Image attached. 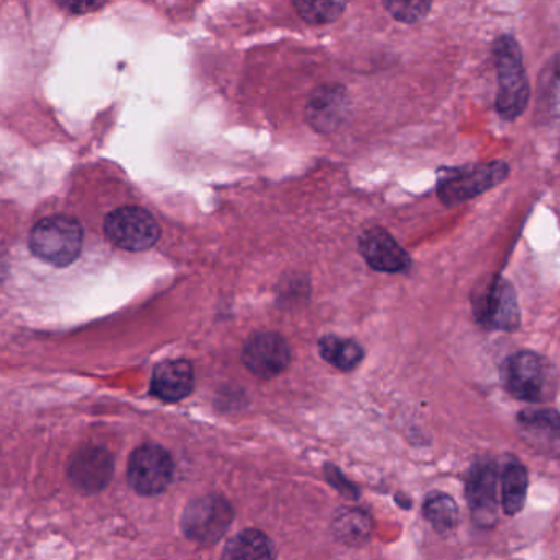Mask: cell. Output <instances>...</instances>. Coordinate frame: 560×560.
I'll use <instances>...</instances> for the list:
<instances>
[{"label":"cell","mask_w":560,"mask_h":560,"mask_svg":"<svg viewBox=\"0 0 560 560\" xmlns=\"http://www.w3.org/2000/svg\"><path fill=\"white\" fill-rule=\"evenodd\" d=\"M320 357L336 369L349 372L363 360V349L352 339L326 336L319 340Z\"/></svg>","instance_id":"16"},{"label":"cell","mask_w":560,"mask_h":560,"mask_svg":"<svg viewBox=\"0 0 560 560\" xmlns=\"http://www.w3.org/2000/svg\"><path fill=\"white\" fill-rule=\"evenodd\" d=\"M383 8L396 21L402 22V24H416V22H421L429 14L432 4L431 2L416 0V2H383Z\"/></svg>","instance_id":"21"},{"label":"cell","mask_w":560,"mask_h":560,"mask_svg":"<svg viewBox=\"0 0 560 560\" xmlns=\"http://www.w3.org/2000/svg\"><path fill=\"white\" fill-rule=\"evenodd\" d=\"M222 560H275L273 542L261 530H242L225 544Z\"/></svg>","instance_id":"15"},{"label":"cell","mask_w":560,"mask_h":560,"mask_svg":"<svg viewBox=\"0 0 560 560\" xmlns=\"http://www.w3.org/2000/svg\"><path fill=\"white\" fill-rule=\"evenodd\" d=\"M438 195L447 208L470 201L494 186L503 183L510 175V166L504 162L477 163L441 170Z\"/></svg>","instance_id":"4"},{"label":"cell","mask_w":560,"mask_h":560,"mask_svg":"<svg viewBox=\"0 0 560 560\" xmlns=\"http://www.w3.org/2000/svg\"><path fill=\"white\" fill-rule=\"evenodd\" d=\"M372 529V521L369 514L362 511H343L336 516V534L346 542H362L369 537Z\"/></svg>","instance_id":"20"},{"label":"cell","mask_w":560,"mask_h":560,"mask_svg":"<svg viewBox=\"0 0 560 560\" xmlns=\"http://www.w3.org/2000/svg\"><path fill=\"white\" fill-rule=\"evenodd\" d=\"M116 470L113 454L100 445L80 448L68 464V478L77 490L100 493L110 483Z\"/></svg>","instance_id":"10"},{"label":"cell","mask_w":560,"mask_h":560,"mask_svg":"<svg viewBox=\"0 0 560 560\" xmlns=\"http://www.w3.org/2000/svg\"><path fill=\"white\" fill-rule=\"evenodd\" d=\"M61 8L70 9V11L77 12V14H83L84 11H97L103 8L104 4H91V2H84V4H60Z\"/></svg>","instance_id":"22"},{"label":"cell","mask_w":560,"mask_h":560,"mask_svg":"<svg viewBox=\"0 0 560 560\" xmlns=\"http://www.w3.org/2000/svg\"><path fill=\"white\" fill-rule=\"evenodd\" d=\"M349 110L350 100L346 88L324 84L314 90L307 101L306 120L316 132L332 133L346 122Z\"/></svg>","instance_id":"11"},{"label":"cell","mask_w":560,"mask_h":560,"mask_svg":"<svg viewBox=\"0 0 560 560\" xmlns=\"http://www.w3.org/2000/svg\"><path fill=\"white\" fill-rule=\"evenodd\" d=\"M195 389V369L188 360H166L153 370L150 392L165 402L188 398Z\"/></svg>","instance_id":"13"},{"label":"cell","mask_w":560,"mask_h":560,"mask_svg":"<svg viewBox=\"0 0 560 560\" xmlns=\"http://www.w3.org/2000/svg\"><path fill=\"white\" fill-rule=\"evenodd\" d=\"M242 362L258 378H275L290 365V346L278 332H255L244 343Z\"/></svg>","instance_id":"9"},{"label":"cell","mask_w":560,"mask_h":560,"mask_svg":"<svg viewBox=\"0 0 560 560\" xmlns=\"http://www.w3.org/2000/svg\"><path fill=\"white\" fill-rule=\"evenodd\" d=\"M501 382L514 398L546 401L556 392V370L539 353L524 350L504 360Z\"/></svg>","instance_id":"2"},{"label":"cell","mask_w":560,"mask_h":560,"mask_svg":"<svg viewBox=\"0 0 560 560\" xmlns=\"http://www.w3.org/2000/svg\"><path fill=\"white\" fill-rule=\"evenodd\" d=\"M360 255L373 270L382 273H401L411 265L408 252L382 228H372L359 238Z\"/></svg>","instance_id":"12"},{"label":"cell","mask_w":560,"mask_h":560,"mask_svg":"<svg viewBox=\"0 0 560 560\" xmlns=\"http://www.w3.org/2000/svg\"><path fill=\"white\" fill-rule=\"evenodd\" d=\"M467 500L481 524H491L497 517V470L493 465H481L467 480Z\"/></svg>","instance_id":"14"},{"label":"cell","mask_w":560,"mask_h":560,"mask_svg":"<svg viewBox=\"0 0 560 560\" xmlns=\"http://www.w3.org/2000/svg\"><path fill=\"white\" fill-rule=\"evenodd\" d=\"M130 487L142 497H155L168 490L175 477V462L162 445L147 442L132 452L127 468Z\"/></svg>","instance_id":"6"},{"label":"cell","mask_w":560,"mask_h":560,"mask_svg":"<svg viewBox=\"0 0 560 560\" xmlns=\"http://www.w3.org/2000/svg\"><path fill=\"white\" fill-rule=\"evenodd\" d=\"M232 520L234 510L225 498L206 494L192 500L183 511V533L195 542L214 544L228 533Z\"/></svg>","instance_id":"7"},{"label":"cell","mask_w":560,"mask_h":560,"mask_svg":"<svg viewBox=\"0 0 560 560\" xmlns=\"http://www.w3.org/2000/svg\"><path fill=\"white\" fill-rule=\"evenodd\" d=\"M493 54L498 70L497 110L504 120H514L526 110L530 97L523 55L510 35L498 38Z\"/></svg>","instance_id":"1"},{"label":"cell","mask_w":560,"mask_h":560,"mask_svg":"<svg viewBox=\"0 0 560 560\" xmlns=\"http://www.w3.org/2000/svg\"><path fill=\"white\" fill-rule=\"evenodd\" d=\"M527 493V471L523 465H508L503 475V508L508 514L523 510Z\"/></svg>","instance_id":"17"},{"label":"cell","mask_w":560,"mask_h":560,"mask_svg":"<svg viewBox=\"0 0 560 560\" xmlns=\"http://www.w3.org/2000/svg\"><path fill=\"white\" fill-rule=\"evenodd\" d=\"M300 18L310 25H326L337 21L346 11V2H307V0H294Z\"/></svg>","instance_id":"19"},{"label":"cell","mask_w":560,"mask_h":560,"mask_svg":"<svg viewBox=\"0 0 560 560\" xmlns=\"http://www.w3.org/2000/svg\"><path fill=\"white\" fill-rule=\"evenodd\" d=\"M104 234L110 244L127 252H145L155 247L162 229L152 212L137 206H124L107 215Z\"/></svg>","instance_id":"5"},{"label":"cell","mask_w":560,"mask_h":560,"mask_svg":"<svg viewBox=\"0 0 560 560\" xmlns=\"http://www.w3.org/2000/svg\"><path fill=\"white\" fill-rule=\"evenodd\" d=\"M8 252H5L4 247H0V283L4 281L5 275H8Z\"/></svg>","instance_id":"23"},{"label":"cell","mask_w":560,"mask_h":560,"mask_svg":"<svg viewBox=\"0 0 560 560\" xmlns=\"http://www.w3.org/2000/svg\"><path fill=\"white\" fill-rule=\"evenodd\" d=\"M475 317L485 329L516 330L521 323L520 306L513 284L498 277L474 300Z\"/></svg>","instance_id":"8"},{"label":"cell","mask_w":560,"mask_h":560,"mask_svg":"<svg viewBox=\"0 0 560 560\" xmlns=\"http://www.w3.org/2000/svg\"><path fill=\"white\" fill-rule=\"evenodd\" d=\"M424 516L435 529L448 533L457 526L458 508L447 494H432L424 503Z\"/></svg>","instance_id":"18"},{"label":"cell","mask_w":560,"mask_h":560,"mask_svg":"<svg viewBox=\"0 0 560 560\" xmlns=\"http://www.w3.org/2000/svg\"><path fill=\"white\" fill-rule=\"evenodd\" d=\"M84 231L80 221L70 215H50L37 222L31 234V250L35 257L55 267H68L83 250Z\"/></svg>","instance_id":"3"}]
</instances>
